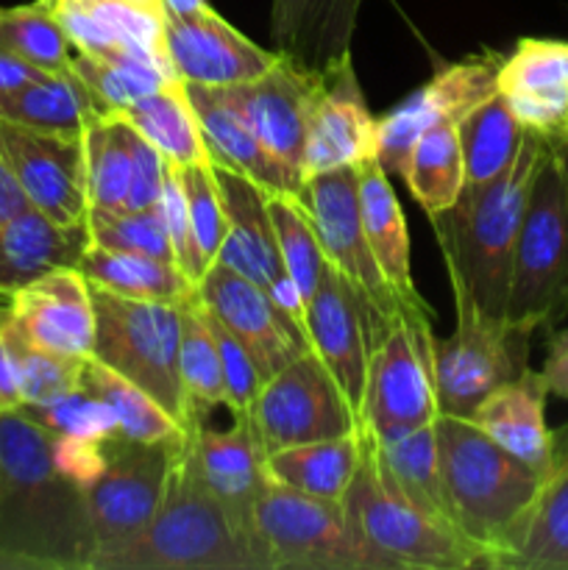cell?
<instances>
[{
    "instance_id": "obj_1",
    "label": "cell",
    "mask_w": 568,
    "mask_h": 570,
    "mask_svg": "<svg viewBox=\"0 0 568 570\" xmlns=\"http://www.w3.org/2000/svg\"><path fill=\"white\" fill-rule=\"evenodd\" d=\"M53 434L20 410L0 412V551L31 570H89L84 490L61 476Z\"/></svg>"
},
{
    "instance_id": "obj_2",
    "label": "cell",
    "mask_w": 568,
    "mask_h": 570,
    "mask_svg": "<svg viewBox=\"0 0 568 570\" xmlns=\"http://www.w3.org/2000/svg\"><path fill=\"white\" fill-rule=\"evenodd\" d=\"M549 154V139L527 131L516 161L482 187H462L454 206L432 217L454 298L505 317L512 256L527 215L535 176Z\"/></svg>"
},
{
    "instance_id": "obj_3",
    "label": "cell",
    "mask_w": 568,
    "mask_h": 570,
    "mask_svg": "<svg viewBox=\"0 0 568 570\" xmlns=\"http://www.w3.org/2000/svg\"><path fill=\"white\" fill-rule=\"evenodd\" d=\"M434 432L457 529L482 551L488 568H505L543 473L493 443L471 417L440 415Z\"/></svg>"
},
{
    "instance_id": "obj_4",
    "label": "cell",
    "mask_w": 568,
    "mask_h": 570,
    "mask_svg": "<svg viewBox=\"0 0 568 570\" xmlns=\"http://www.w3.org/2000/svg\"><path fill=\"white\" fill-rule=\"evenodd\" d=\"M92 570H262L195 471L189 438L176 451L165 499L134 543L104 557Z\"/></svg>"
},
{
    "instance_id": "obj_5",
    "label": "cell",
    "mask_w": 568,
    "mask_h": 570,
    "mask_svg": "<svg viewBox=\"0 0 568 570\" xmlns=\"http://www.w3.org/2000/svg\"><path fill=\"white\" fill-rule=\"evenodd\" d=\"M340 504H343L351 532L388 570L488 568L477 546L434 523L395 490V484L379 465L376 449L368 434L365 456Z\"/></svg>"
},
{
    "instance_id": "obj_6",
    "label": "cell",
    "mask_w": 568,
    "mask_h": 570,
    "mask_svg": "<svg viewBox=\"0 0 568 570\" xmlns=\"http://www.w3.org/2000/svg\"><path fill=\"white\" fill-rule=\"evenodd\" d=\"M89 289L95 306V360L145 390L184 429H189L187 395L178 365L182 306L126 298L95 284H89Z\"/></svg>"
},
{
    "instance_id": "obj_7",
    "label": "cell",
    "mask_w": 568,
    "mask_h": 570,
    "mask_svg": "<svg viewBox=\"0 0 568 570\" xmlns=\"http://www.w3.org/2000/svg\"><path fill=\"white\" fill-rule=\"evenodd\" d=\"M505 321L527 332H551L568 321V187L546 154L512 256Z\"/></svg>"
},
{
    "instance_id": "obj_8",
    "label": "cell",
    "mask_w": 568,
    "mask_h": 570,
    "mask_svg": "<svg viewBox=\"0 0 568 570\" xmlns=\"http://www.w3.org/2000/svg\"><path fill=\"white\" fill-rule=\"evenodd\" d=\"M438 417L432 317L429 309L401 312L371 343L362 432L376 443H393Z\"/></svg>"
},
{
    "instance_id": "obj_9",
    "label": "cell",
    "mask_w": 568,
    "mask_h": 570,
    "mask_svg": "<svg viewBox=\"0 0 568 570\" xmlns=\"http://www.w3.org/2000/svg\"><path fill=\"white\" fill-rule=\"evenodd\" d=\"M254 540L265 570H388L351 532L340 501L271 479L254 507Z\"/></svg>"
},
{
    "instance_id": "obj_10",
    "label": "cell",
    "mask_w": 568,
    "mask_h": 570,
    "mask_svg": "<svg viewBox=\"0 0 568 570\" xmlns=\"http://www.w3.org/2000/svg\"><path fill=\"white\" fill-rule=\"evenodd\" d=\"M454 332L434 337V390L440 415L471 417L496 387L527 371L532 332L484 315L468 298H454Z\"/></svg>"
},
{
    "instance_id": "obj_11",
    "label": "cell",
    "mask_w": 568,
    "mask_h": 570,
    "mask_svg": "<svg viewBox=\"0 0 568 570\" xmlns=\"http://www.w3.org/2000/svg\"><path fill=\"white\" fill-rule=\"evenodd\" d=\"M184 443H139L123 434L106 440L109 460L104 473L84 490L95 549L89 570L104 557L126 549L150 527L165 499L176 451Z\"/></svg>"
},
{
    "instance_id": "obj_12",
    "label": "cell",
    "mask_w": 568,
    "mask_h": 570,
    "mask_svg": "<svg viewBox=\"0 0 568 570\" xmlns=\"http://www.w3.org/2000/svg\"><path fill=\"white\" fill-rule=\"evenodd\" d=\"M262 454L362 432L329 367L312 348L262 384L248 412Z\"/></svg>"
},
{
    "instance_id": "obj_13",
    "label": "cell",
    "mask_w": 568,
    "mask_h": 570,
    "mask_svg": "<svg viewBox=\"0 0 568 570\" xmlns=\"http://www.w3.org/2000/svg\"><path fill=\"white\" fill-rule=\"evenodd\" d=\"M301 200L310 209L326 262L345 282H351V287L376 312L379 321L390 323L401 312L427 309V306L407 309L373 259L365 226H362L360 167H340V170L306 178Z\"/></svg>"
},
{
    "instance_id": "obj_14",
    "label": "cell",
    "mask_w": 568,
    "mask_h": 570,
    "mask_svg": "<svg viewBox=\"0 0 568 570\" xmlns=\"http://www.w3.org/2000/svg\"><path fill=\"white\" fill-rule=\"evenodd\" d=\"M501 56L484 53L477 59L443 65L421 89L401 100L376 120V159L388 176H404L412 145L434 122L454 120L479 104L499 95Z\"/></svg>"
},
{
    "instance_id": "obj_15",
    "label": "cell",
    "mask_w": 568,
    "mask_h": 570,
    "mask_svg": "<svg viewBox=\"0 0 568 570\" xmlns=\"http://www.w3.org/2000/svg\"><path fill=\"white\" fill-rule=\"evenodd\" d=\"M384 326L388 323L379 321L376 312L351 287V282H345L326 262L315 295L306 304V340L343 390L360 429L371 343Z\"/></svg>"
},
{
    "instance_id": "obj_16",
    "label": "cell",
    "mask_w": 568,
    "mask_h": 570,
    "mask_svg": "<svg viewBox=\"0 0 568 570\" xmlns=\"http://www.w3.org/2000/svg\"><path fill=\"white\" fill-rule=\"evenodd\" d=\"M0 150L33 209L59 223L87 220L84 134H53L0 117Z\"/></svg>"
},
{
    "instance_id": "obj_17",
    "label": "cell",
    "mask_w": 568,
    "mask_h": 570,
    "mask_svg": "<svg viewBox=\"0 0 568 570\" xmlns=\"http://www.w3.org/2000/svg\"><path fill=\"white\" fill-rule=\"evenodd\" d=\"M165 50L176 78L189 87L209 89L251 81L282 56L251 42L209 3L184 14H165Z\"/></svg>"
},
{
    "instance_id": "obj_18",
    "label": "cell",
    "mask_w": 568,
    "mask_h": 570,
    "mask_svg": "<svg viewBox=\"0 0 568 570\" xmlns=\"http://www.w3.org/2000/svg\"><path fill=\"white\" fill-rule=\"evenodd\" d=\"M198 295L221 326L245 345L262 382L310 348L301 328L273 304L271 293L223 262L204 273Z\"/></svg>"
},
{
    "instance_id": "obj_19",
    "label": "cell",
    "mask_w": 568,
    "mask_h": 570,
    "mask_svg": "<svg viewBox=\"0 0 568 570\" xmlns=\"http://www.w3.org/2000/svg\"><path fill=\"white\" fill-rule=\"evenodd\" d=\"M321 78L323 70H312L282 53L276 65L262 76L223 87L226 98L237 106L259 142L301 181H304L301 161H304L306 126L321 89Z\"/></svg>"
},
{
    "instance_id": "obj_20",
    "label": "cell",
    "mask_w": 568,
    "mask_h": 570,
    "mask_svg": "<svg viewBox=\"0 0 568 570\" xmlns=\"http://www.w3.org/2000/svg\"><path fill=\"white\" fill-rule=\"evenodd\" d=\"M89 209H150L159 206L167 161L117 111L84 131Z\"/></svg>"
},
{
    "instance_id": "obj_21",
    "label": "cell",
    "mask_w": 568,
    "mask_h": 570,
    "mask_svg": "<svg viewBox=\"0 0 568 570\" xmlns=\"http://www.w3.org/2000/svg\"><path fill=\"white\" fill-rule=\"evenodd\" d=\"M365 159H376V120L368 109L349 53L323 70L306 126L301 176L306 181L340 167H360Z\"/></svg>"
},
{
    "instance_id": "obj_22",
    "label": "cell",
    "mask_w": 568,
    "mask_h": 570,
    "mask_svg": "<svg viewBox=\"0 0 568 570\" xmlns=\"http://www.w3.org/2000/svg\"><path fill=\"white\" fill-rule=\"evenodd\" d=\"M189 454H193L195 471L204 488L259 560L254 540V507L265 490L267 473L265 454L251 429V421L232 415V426L226 429H215L206 421L195 423L189 429Z\"/></svg>"
},
{
    "instance_id": "obj_23",
    "label": "cell",
    "mask_w": 568,
    "mask_h": 570,
    "mask_svg": "<svg viewBox=\"0 0 568 570\" xmlns=\"http://www.w3.org/2000/svg\"><path fill=\"white\" fill-rule=\"evenodd\" d=\"M6 317L37 348L67 360L92 356V289L78 267H61L6 298Z\"/></svg>"
},
{
    "instance_id": "obj_24",
    "label": "cell",
    "mask_w": 568,
    "mask_h": 570,
    "mask_svg": "<svg viewBox=\"0 0 568 570\" xmlns=\"http://www.w3.org/2000/svg\"><path fill=\"white\" fill-rule=\"evenodd\" d=\"M499 95L516 120L543 139H560L568 122V42L518 39L501 56Z\"/></svg>"
},
{
    "instance_id": "obj_25",
    "label": "cell",
    "mask_w": 568,
    "mask_h": 570,
    "mask_svg": "<svg viewBox=\"0 0 568 570\" xmlns=\"http://www.w3.org/2000/svg\"><path fill=\"white\" fill-rule=\"evenodd\" d=\"M87 248V220L59 223L26 206L0 223V298L61 267H78Z\"/></svg>"
},
{
    "instance_id": "obj_26",
    "label": "cell",
    "mask_w": 568,
    "mask_h": 570,
    "mask_svg": "<svg viewBox=\"0 0 568 570\" xmlns=\"http://www.w3.org/2000/svg\"><path fill=\"white\" fill-rule=\"evenodd\" d=\"M212 167H215L228 220V232L217 262L248 276L262 289H271L287 273H284L276 237H273V223L265 198L267 193L259 184L251 181L234 167L223 165V161H212Z\"/></svg>"
},
{
    "instance_id": "obj_27",
    "label": "cell",
    "mask_w": 568,
    "mask_h": 570,
    "mask_svg": "<svg viewBox=\"0 0 568 570\" xmlns=\"http://www.w3.org/2000/svg\"><path fill=\"white\" fill-rule=\"evenodd\" d=\"M546 399L549 387L540 371L527 367L516 379L496 387L473 410L471 421L501 449L535 471L546 473L555 449V434L546 426Z\"/></svg>"
},
{
    "instance_id": "obj_28",
    "label": "cell",
    "mask_w": 568,
    "mask_h": 570,
    "mask_svg": "<svg viewBox=\"0 0 568 570\" xmlns=\"http://www.w3.org/2000/svg\"><path fill=\"white\" fill-rule=\"evenodd\" d=\"M187 92L189 100H193V109L195 115H198V122L200 128H204V137L206 142H209L215 161H223V165L239 170L243 176H248L251 181L259 184L265 193H304V181H301L295 173H290L287 167L259 142L254 128L245 122V117L239 115V109L226 98L223 89L189 87L187 83Z\"/></svg>"
},
{
    "instance_id": "obj_29",
    "label": "cell",
    "mask_w": 568,
    "mask_h": 570,
    "mask_svg": "<svg viewBox=\"0 0 568 570\" xmlns=\"http://www.w3.org/2000/svg\"><path fill=\"white\" fill-rule=\"evenodd\" d=\"M362 0H271V37L278 53L326 70L351 53Z\"/></svg>"
},
{
    "instance_id": "obj_30",
    "label": "cell",
    "mask_w": 568,
    "mask_h": 570,
    "mask_svg": "<svg viewBox=\"0 0 568 570\" xmlns=\"http://www.w3.org/2000/svg\"><path fill=\"white\" fill-rule=\"evenodd\" d=\"M360 206L368 245H371L382 276L388 278L407 309L427 306L412 284L410 232H407L404 212H401L393 184L379 159H365L360 165Z\"/></svg>"
},
{
    "instance_id": "obj_31",
    "label": "cell",
    "mask_w": 568,
    "mask_h": 570,
    "mask_svg": "<svg viewBox=\"0 0 568 570\" xmlns=\"http://www.w3.org/2000/svg\"><path fill=\"white\" fill-rule=\"evenodd\" d=\"M551 434V462L505 568L568 570V423Z\"/></svg>"
},
{
    "instance_id": "obj_32",
    "label": "cell",
    "mask_w": 568,
    "mask_h": 570,
    "mask_svg": "<svg viewBox=\"0 0 568 570\" xmlns=\"http://www.w3.org/2000/svg\"><path fill=\"white\" fill-rule=\"evenodd\" d=\"M104 115L111 111H106L72 67L65 72H45L37 81L0 95V117L37 131L84 134L89 122Z\"/></svg>"
},
{
    "instance_id": "obj_33",
    "label": "cell",
    "mask_w": 568,
    "mask_h": 570,
    "mask_svg": "<svg viewBox=\"0 0 568 570\" xmlns=\"http://www.w3.org/2000/svg\"><path fill=\"white\" fill-rule=\"evenodd\" d=\"M117 115L134 131L143 134L170 167L212 165L215 161L198 115L193 109V100H189L187 83L182 78H173L165 87L134 100L128 109L117 111Z\"/></svg>"
},
{
    "instance_id": "obj_34",
    "label": "cell",
    "mask_w": 568,
    "mask_h": 570,
    "mask_svg": "<svg viewBox=\"0 0 568 570\" xmlns=\"http://www.w3.org/2000/svg\"><path fill=\"white\" fill-rule=\"evenodd\" d=\"M365 456V432H349L315 443L290 445L265 456V473L271 482L317 499L343 501L356 468Z\"/></svg>"
},
{
    "instance_id": "obj_35",
    "label": "cell",
    "mask_w": 568,
    "mask_h": 570,
    "mask_svg": "<svg viewBox=\"0 0 568 570\" xmlns=\"http://www.w3.org/2000/svg\"><path fill=\"white\" fill-rule=\"evenodd\" d=\"M373 449H376L382 471L388 473L390 482L395 484V490H399L415 510H421L423 515L432 518L440 527L460 534L454 515H451L449 495H445L434 423L432 426L415 429V432L404 434V438L393 440V443H376V440H373ZM468 543H471V540H468Z\"/></svg>"
},
{
    "instance_id": "obj_36",
    "label": "cell",
    "mask_w": 568,
    "mask_h": 570,
    "mask_svg": "<svg viewBox=\"0 0 568 570\" xmlns=\"http://www.w3.org/2000/svg\"><path fill=\"white\" fill-rule=\"evenodd\" d=\"M78 271L95 287L139 301L182 304L198 289V284L189 282L187 273L176 262L154 259V256L131 254V250L100 248V245H89L84 250Z\"/></svg>"
},
{
    "instance_id": "obj_37",
    "label": "cell",
    "mask_w": 568,
    "mask_h": 570,
    "mask_svg": "<svg viewBox=\"0 0 568 570\" xmlns=\"http://www.w3.org/2000/svg\"><path fill=\"white\" fill-rule=\"evenodd\" d=\"M401 178L429 220L454 206L466 187V159L454 120L434 122L418 137Z\"/></svg>"
},
{
    "instance_id": "obj_38",
    "label": "cell",
    "mask_w": 568,
    "mask_h": 570,
    "mask_svg": "<svg viewBox=\"0 0 568 570\" xmlns=\"http://www.w3.org/2000/svg\"><path fill=\"white\" fill-rule=\"evenodd\" d=\"M182 384L187 395L189 429L200 421H209V412L226 406V379H223L221 348L212 332L209 312L200 301L198 289L182 304Z\"/></svg>"
},
{
    "instance_id": "obj_39",
    "label": "cell",
    "mask_w": 568,
    "mask_h": 570,
    "mask_svg": "<svg viewBox=\"0 0 568 570\" xmlns=\"http://www.w3.org/2000/svg\"><path fill=\"white\" fill-rule=\"evenodd\" d=\"M81 382L109 406L123 438L139 443H184L189 438V429H184L159 401L95 356L84 360Z\"/></svg>"
},
{
    "instance_id": "obj_40",
    "label": "cell",
    "mask_w": 568,
    "mask_h": 570,
    "mask_svg": "<svg viewBox=\"0 0 568 570\" xmlns=\"http://www.w3.org/2000/svg\"><path fill=\"white\" fill-rule=\"evenodd\" d=\"M457 131H460L462 159H466V187H482L499 178L516 161L527 128L516 120L507 100L493 95L468 111L457 122Z\"/></svg>"
},
{
    "instance_id": "obj_41",
    "label": "cell",
    "mask_w": 568,
    "mask_h": 570,
    "mask_svg": "<svg viewBox=\"0 0 568 570\" xmlns=\"http://www.w3.org/2000/svg\"><path fill=\"white\" fill-rule=\"evenodd\" d=\"M0 50L39 72H65L76 59V45L45 0L0 9Z\"/></svg>"
},
{
    "instance_id": "obj_42",
    "label": "cell",
    "mask_w": 568,
    "mask_h": 570,
    "mask_svg": "<svg viewBox=\"0 0 568 570\" xmlns=\"http://www.w3.org/2000/svg\"><path fill=\"white\" fill-rule=\"evenodd\" d=\"M265 198L284 273L298 287L304 304H310L317 282H321L323 267H326V256H323L321 239H317L310 209L301 200V195L267 193Z\"/></svg>"
},
{
    "instance_id": "obj_43",
    "label": "cell",
    "mask_w": 568,
    "mask_h": 570,
    "mask_svg": "<svg viewBox=\"0 0 568 570\" xmlns=\"http://www.w3.org/2000/svg\"><path fill=\"white\" fill-rule=\"evenodd\" d=\"M72 70L92 89L95 98L106 106V111H123L134 100L156 92L176 76L161 70L154 61L134 53H87L76 50Z\"/></svg>"
},
{
    "instance_id": "obj_44",
    "label": "cell",
    "mask_w": 568,
    "mask_h": 570,
    "mask_svg": "<svg viewBox=\"0 0 568 570\" xmlns=\"http://www.w3.org/2000/svg\"><path fill=\"white\" fill-rule=\"evenodd\" d=\"M87 228L89 245L176 262L159 206H150V209H89Z\"/></svg>"
},
{
    "instance_id": "obj_45",
    "label": "cell",
    "mask_w": 568,
    "mask_h": 570,
    "mask_svg": "<svg viewBox=\"0 0 568 570\" xmlns=\"http://www.w3.org/2000/svg\"><path fill=\"white\" fill-rule=\"evenodd\" d=\"M0 326H3L6 337H9L17 367H20L22 406L48 404V401L61 399V395L81 387L84 360H67V356H56L50 351L31 345L17 332L14 323L6 317L3 309H0Z\"/></svg>"
},
{
    "instance_id": "obj_46",
    "label": "cell",
    "mask_w": 568,
    "mask_h": 570,
    "mask_svg": "<svg viewBox=\"0 0 568 570\" xmlns=\"http://www.w3.org/2000/svg\"><path fill=\"white\" fill-rule=\"evenodd\" d=\"M176 170L182 176L184 198H187V215L189 228H193L195 250H198V262L206 273L217 262V254H221L223 239H226L228 232L226 206H223L221 187H217L215 167L189 165L176 167Z\"/></svg>"
},
{
    "instance_id": "obj_47",
    "label": "cell",
    "mask_w": 568,
    "mask_h": 570,
    "mask_svg": "<svg viewBox=\"0 0 568 570\" xmlns=\"http://www.w3.org/2000/svg\"><path fill=\"white\" fill-rule=\"evenodd\" d=\"M20 412L48 429L50 434H70V438L89 440H111L120 434L117 417L111 415L109 406L92 390L84 387V382L81 387L61 395V399L48 401V404L20 406Z\"/></svg>"
},
{
    "instance_id": "obj_48",
    "label": "cell",
    "mask_w": 568,
    "mask_h": 570,
    "mask_svg": "<svg viewBox=\"0 0 568 570\" xmlns=\"http://www.w3.org/2000/svg\"><path fill=\"white\" fill-rule=\"evenodd\" d=\"M209 321L217 340V348H221L223 379H226V410L232 412L234 417H248L251 404H254V399L259 395L265 382H262L259 371H256L254 360H251V354L245 351V345L239 343L232 332H226L212 312Z\"/></svg>"
},
{
    "instance_id": "obj_49",
    "label": "cell",
    "mask_w": 568,
    "mask_h": 570,
    "mask_svg": "<svg viewBox=\"0 0 568 570\" xmlns=\"http://www.w3.org/2000/svg\"><path fill=\"white\" fill-rule=\"evenodd\" d=\"M159 209H161V217H165L167 237H170V245H173V259H176V265L187 273L189 282L198 284L200 276H204V267H200L198 250H195V243H193V228H189L187 198H184L182 176H178L176 167L170 165H167L165 170Z\"/></svg>"
},
{
    "instance_id": "obj_50",
    "label": "cell",
    "mask_w": 568,
    "mask_h": 570,
    "mask_svg": "<svg viewBox=\"0 0 568 570\" xmlns=\"http://www.w3.org/2000/svg\"><path fill=\"white\" fill-rule=\"evenodd\" d=\"M50 451H53V462L61 476H67L81 490H87L104 473L106 460H109L106 440L70 438V434H53Z\"/></svg>"
},
{
    "instance_id": "obj_51",
    "label": "cell",
    "mask_w": 568,
    "mask_h": 570,
    "mask_svg": "<svg viewBox=\"0 0 568 570\" xmlns=\"http://www.w3.org/2000/svg\"><path fill=\"white\" fill-rule=\"evenodd\" d=\"M540 376H543L546 387H549V395L568 401V326L551 328L549 340H546Z\"/></svg>"
},
{
    "instance_id": "obj_52",
    "label": "cell",
    "mask_w": 568,
    "mask_h": 570,
    "mask_svg": "<svg viewBox=\"0 0 568 570\" xmlns=\"http://www.w3.org/2000/svg\"><path fill=\"white\" fill-rule=\"evenodd\" d=\"M22 406V382L20 367H17L14 351H11L9 337L0 326V412H14Z\"/></svg>"
},
{
    "instance_id": "obj_53",
    "label": "cell",
    "mask_w": 568,
    "mask_h": 570,
    "mask_svg": "<svg viewBox=\"0 0 568 570\" xmlns=\"http://www.w3.org/2000/svg\"><path fill=\"white\" fill-rule=\"evenodd\" d=\"M26 206L31 204H28L26 195H22L20 184H17L14 173H11L9 161H6L3 150H0V223L14 217L17 212H22Z\"/></svg>"
},
{
    "instance_id": "obj_54",
    "label": "cell",
    "mask_w": 568,
    "mask_h": 570,
    "mask_svg": "<svg viewBox=\"0 0 568 570\" xmlns=\"http://www.w3.org/2000/svg\"><path fill=\"white\" fill-rule=\"evenodd\" d=\"M39 76H45V72H39L37 67L26 65V61H20L17 56L0 50V95L26 87V83L37 81Z\"/></svg>"
},
{
    "instance_id": "obj_55",
    "label": "cell",
    "mask_w": 568,
    "mask_h": 570,
    "mask_svg": "<svg viewBox=\"0 0 568 570\" xmlns=\"http://www.w3.org/2000/svg\"><path fill=\"white\" fill-rule=\"evenodd\" d=\"M549 150H551V159H555L557 170H560L562 181L568 187V139H549Z\"/></svg>"
},
{
    "instance_id": "obj_56",
    "label": "cell",
    "mask_w": 568,
    "mask_h": 570,
    "mask_svg": "<svg viewBox=\"0 0 568 570\" xmlns=\"http://www.w3.org/2000/svg\"><path fill=\"white\" fill-rule=\"evenodd\" d=\"M204 3L206 0H161V9H165V14H184V11H193Z\"/></svg>"
},
{
    "instance_id": "obj_57",
    "label": "cell",
    "mask_w": 568,
    "mask_h": 570,
    "mask_svg": "<svg viewBox=\"0 0 568 570\" xmlns=\"http://www.w3.org/2000/svg\"><path fill=\"white\" fill-rule=\"evenodd\" d=\"M0 570H31V568H28L22 560H17V557L3 554V551H0Z\"/></svg>"
},
{
    "instance_id": "obj_58",
    "label": "cell",
    "mask_w": 568,
    "mask_h": 570,
    "mask_svg": "<svg viewBox=\"0 0 568 570\" xmlns=\"http://www.w3.org/2000/svg\"><path fill=\"white\" fill-rule=\"evenodd\" d=\"M139 3H150V6H159V9H161V0H139ZM161 11H165V9H161Z\"/></svg>"
},
{
    "instance_id": "obj_59",
    "label": "cell",
    "mask_w": 568,
    "mask_h": 570,
    "mask_svg": "<svg viewBox=\"0 0 568 570\" xmlns=\"http://www.w3.org/2000/svg\"><path fill=\"white\" fill-rule=\"evenodd\" d=\"M560 139H568V122H566V128H562V137Z\"/></svg>"
},
{
    "instance_id": "obj_60",
    "label": "cell",
    "mask_w": 568,
    "mask_h": 570,
    "mask_svg": "<svg viewBox=\"0 0 568 570\" xmlns=\"http://www.w3.org/2000/svg\"><path fill=\"white\" fill-rule=\"evenodd\" d=\"M45 3H50V0H45Z\"/></svg>"
}]
</instances>
